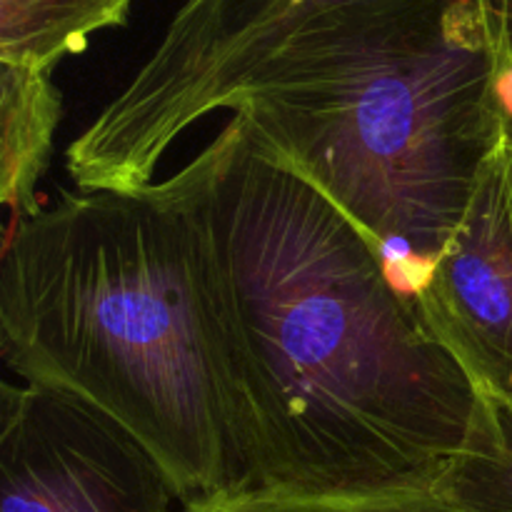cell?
<instances>
[{
    "instance_id": "1",
    "label": "cell",
    "mask_w": 512,
    "mask_h": 512,
    "mask_svg": "<svg viewBox=\"0 0 512 512\" xmlns=\"http://www.w3.org/2000/svg\"><path fill=\"white\" fill-rule=\"evenodd\" d=\"M170 180L203 243L248 490L433 488L488 435L383 250L243 115Z\"/></svg>"
},
{
    "instance_id": "2",
    "label": "cell",
    "mask_w": 512,
    "mask_h": 512,
    "mask_svg": "<svg viewBox=\"0 0 512 512\" xmlns=\"http://www.w3.org/2000/svg\"><path fill=\"white\" fill-rule=\"evenodd\" d=\"M0 355L128 430L183 508L248 490L203 243L170 178L63 193L5 228Z\"/></svg>"
},
{
    "instance_id": "3",
    "label": "cell",
    "mask_w": 512,
    "mask_h": 512,
    "mask_svg": "<svg viewBox=\"0 0 512 512\" xmlns=\"http://www.w3.org/2000/svg\"><path fill=\"white\" fill-rule=\"evenodd\" d=\"M505 70L493 0H373L295 35L228 110L415 288L498 138Z\"/></svg>"
},
{
    "instance_id": "4",
    "label": "cell",
    "mask_w": 512,
    "mask_h": 512,
    "mask_svg": "<svg viewBox=\"0 0 512 512\" xmlns=\"http://www.w3.org/2000/svg\"><path fill=\"white\" fill-rule=\"evenodd\" d=\"M373 0H185L125 88L65 150L80 193L138 190L175 143L310 25Z\"/></svg>"
},
{
    "instance_id": "5",
    "label": "cell",
    "mask_w": 512,
    "mask_h": 512,
    "mask_svg": "<svg viewBox=\"0 0 512 512\" xmlns=\"http://www.w3.org/2000/svg\"><path fill=\"white\" fill-rule=\"evenodd\" d=\"M175 500L163 468L113 418L3 380L0 512H173Z\"/></svg>"
},
{
    "instance_id": "6",
    "label": "cell",
    "mask_w": 512,
    "mask_h": 512,
    "mask_svg": "<svg viewBox=\"0 0 512 512\" xmlns=\"http://www.w3.org/2000/svg\"><path fill=\"white\" fill-rule=\"evenodd\" d=\"M413 308L485 403L512 410V110L470 203L415 285Z\"/></svg>"
},
{
    "instance_id": "7",
    "label": "cell",
    "mask_w": 512,
    "mask_h": 512,
    "mask_svg": "<svg viewBox=\"0 0 512 512\" xmlns=\"http://www.w3.org/2000/svg\"><path fill=\"white\" fill-rule=\"evenodd\" d=\"M63 95L50 73L0 65V200L5 228L43 210L38 183L53 155Z\"/></svg>"
},
{
    "instance_id": "8",
    "label": "cell",
    "mask_w": 512,
    "mask_h": 512,
    "mask_svg": "<svg viewBox=\"0 0 512 512\" xmlns=\"http://www.w3.org/2000/svg\"><path fill=\"white\" fill-rule=\"evenodd\" d=\"M133 0H0V65L53 73L95 33L128 23Z\"/></svg>"
},
{
    "instance_id": "9",
    "label": "cell",
    "mask_w": 512,
    "mask_h": 512,
    "mask_svg": "<svg viewBox=\"0 0 512 512\" xmlns=\"http://www.w3.org/2000/svg\"><path fill=\"white\" fill-rule=\"evenodd\" d=\"M183 512H470L433 488L375 490V493H275L235 490Z\"/></svg>"
},
{
    "instance_id": "10",
    "label": "cell",
    "mask_w": 512,
    "mask_h": 512,
    "mask_svg": "<svg viewBox=\"0 0 512 512\" xmlns=\"http://www.w3.org/2000/svg\"><path fill=\"white\" fill-rule=\"evenodd\" d=\"M433 490L470 512H512V410L490 405L488 435L455 460Z\"/></svg>"
},
{
    "instance_id": "11",
    "label": "cell",
    "mask_w": 512,
    "mask_h": 512,
    "mask_svg": "<svg viewBox=\"0 0 512 512\" xmlns=\"http://www.w3.org/2000/svg\"><path fill=\"white\" fill-rule=\"evenodd\" d=\"M495 13H498L500 30H503V45H505V60H512V0H493Z\"/></svg>"
}]
</instances>
